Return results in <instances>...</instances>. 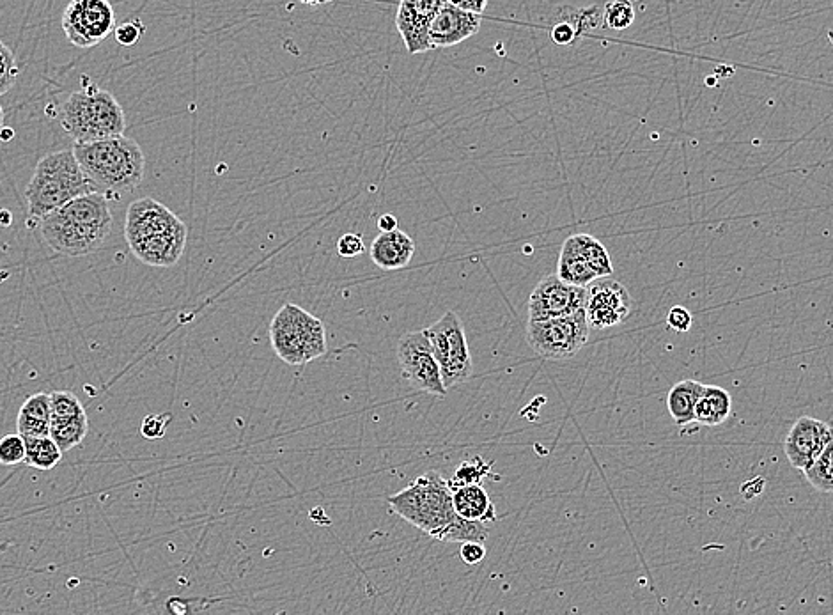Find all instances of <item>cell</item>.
Masks as SVG:
<instances>
[{
    "label": "cell",
    "instance_id": "6da1fadb",
    "mask_svg": "<svg viewBox=\"0 0 833 615\" xmlns=\"http://www.w3.org/2000/svg\"><path fill=\"white\" fill-rule=\"evenodd\" d=\"M45 242L57 254L82 257L103 247L112 229L109 201L102 192L80 195L38 222Z\"/></svg>",
    "mask_w": 833,
    "mask_h": 615
},
{
    "label": "cell",
    "instance_id": "7a4b0ae2",
    "mask_svg": "<svg viewBox=\"0 0 833 615\" xmlns=\"http://www.w3.org/2000/svg\"><path fill=\"white\" fill-rule=\"evenodd\" d=\"M125 236L142 263L172 266L187 245V226L165 204L142 197L126 211Z\"/></svg>",
    "mask_w": 833,
    "mask_h": 615
},
{
    "label": "cell",
    "instance_id": "3957f363",
    "mask_svg": "<svg viewBox=\"0 0 833 615\" xmlns=\"http://www.w3.org/2000/svg\"><path fill=\"white\" fill-rule=\"evenodd\" d=\"M73 151L98 192H132L144 180L146 158L132 137L116 135L100 141L75 142Z\"/></svg>",
    "mask_w": 833,
    "mask_h": 615
},
{
    "label": "cell",
    "instance_id": "277c9868",
    "mask_svg": "<svg viewBox=\"0 0 833 615\" xmlns=\"http://www.w3.org/2000/svg\"><path fill=\"white\" fill-rule=\"evenodd\" d=\"M91 192L98 190L82 171L73 149L54 151L43 156L25 190L29 206L27 226L34 227L48 213Z\"/></svg>",
    "mask_w": 833,
    "mask_h": 615
},
{
    "label": "cell",
    "instance_id": "5b68a950",
    "mask_svg": "<svg viewBox=\"0 0 833 615\" xmlns=\"http://www.w3.org/2000/svg\"><path fill=\"white\" fill-rule=\"evenodd\" d=\"M84 87L70 94L61 109V126L75 142H93L123 135L126 117L114 94L82 78Z\"/></svg>",
    "mask_w": 833,
    "mask_h": 615
},
{
    "label": "cell",
    "instance_id": "8992f818",
    "mask_svg": "<svg viewBox=\"0 0 833 615\" xmlns=\"http://www.w3.org/2000/svg\"><path fill=\"white\" fill-rule=\"evenodd\" d=\"M387 502L394 513L428 536L458 516L449 481L438 472H426L417 477L408 488L392 495Z\"/></svg>",
    "mask_w": 833,
    "mask_h": 615
},
{
    "label": "cell",
    "instance_id": "52a82bcc",
    "mask_svg": "<svg viewBox=\"0 0 833 615\" xmlns=\"http://www.w3.org/2000/svg\"><path fill=\"white\" fill-rule=\"evenodd\" d=\"M591 327L587 323L585 309L571 316L529 320L527 343L530 350L548 360H566L575 357L589 339Z\"/></svg>",
    "mask_w": 833,
    "mask_h": 615
},
{
    "label": "cell",
    "instance_id": "ba28073f",
    "mask_svg": "<svg viewBox=\"0 0 833 615\" xmlns=\"http://www.w3.org/2000/svg\"><path fill=\"white\" fill-rule=\"evenodd\" d=\"M426 332L440 364L445 389L468 380L472 374V357L460 316L456 312H445L435 325L426 328Z\"/></svg>",
    "mask_w": 833,
    "mask_h": 615
},
{
    "label": "cell",
    "instance_id": "9c48e42d",
    "mask_svg": "<svg viewBox=\"0 0 833 615\" xmlns=\"http://www.w3.org/2000/svg\"><path fill=\"white\" fill-rule=\"evenodd\" d=\"M398 362L401 374L413 389L431 396H447L440 364L433 353L428 332H408L398 343Z\"/></svg>",
    "mask_w": 833,
    "mask_h": 615
},
{
    "label": "cell",
    "instance_id": "30bf717a",
    "mask_svg": "<svg viewBox=\"0 0 833 615\" xmlns=\"http://www.w3.org/2000/svg\"><path fill=\"white\" fill-rule=\"evenodd\" d=\"M61 25L73 47H96L116 29V11L109 0H70Z\"/></svg>",
    "mask_w": 833,
    "mask_h": 615
},
{
    "label": "cell",
    "instance_id": "8fae6325",
    "mask_svg": "<svg viewBox=\"0 0 833 615\" xmlns=\"http://www.w3.org/2000/svg\"><path fill=\"white\" fill-rule=\"evenodd\" d=\"M631 300L628 289L621 282L612 281L608 277H600L587 286L585 298V316L589 327L594 330H608V328L623 325L631 312Z\"/></svg>",
    "mask_w": 833,
    "mask_h": 615
},
{
    "label": "cell",
    "instance_id": "7c38bea8",
    "mask_svg": "<svg viewBox=\"0 0 833 615\" xmlns=\"http://www.w3.org/2000/svg\"><path fill=\"white\" fill-rule=\"evenodd\" d=\"M587 288L562 281L559 275L541 279L529 298V320L571 316L585 309Z\"/></svg>",
    "mask_w": 833,
    "mask_h": 615
},
{
    "label": "cell",
    "instance_id": "4fadbf2b",
    "mask_svg": "<svg viewBox=\"0 0 833 615\" xmlns=\"http://www.w3.org/2000/svg\"><path fill=\"white\" fill-rule=\"evenodd\" d=\"M309 312L295 304H286L275 314L270 325V339L275 353L289 366L307 364L305 360V321Z\"/></svg>",
    "mask_w": 833,
    "mask_h": 615
},
{
    "label": "cell",
    "instance_id": "5bb4252c",
    "mask_svg": "<svg viewBox=\"0 0 833 615\" xmlns=\"http://www.w3.org/2000/svg\"><path fill=\"white\" fill-rule=\"evenodd\" d=\"M447 0H401L396 27L405 41L408 54H422L433 50L429 43V27L436 13Z\"/></svg>",
    "mask_w": 833,
    "mask_h": 615
},
{
    "label": "cell",
    "instance_id": "9a60e30c",
    "mask_svg": "<svg viewBox=\"0 0 833 615\" xmlns=\"http://www.w3.org/2000/svg\"><path fill=\"white\" fill-rule=\"evenodd\" d=\"M833 436V429L826 422L803 415L789 429L784 440V454L791 467L805 470L816 460L819 452Z\"/></svg>",
    "mask_w": 833,
    "mask_h": 615
},
{
    "label": "cell",
    "instance_id": "2e32d148",
    "mask_svg": "<svg viewBox=\"0 0 833 615\" xmlns=\"http://www.w3.org/2000/svg\"><path fill=\"white\" fill-rule=\"evenodd\" d=\"M481 29V16L445 2L429 27L431 48H449L472 38Z\"/></svg>",
    "mask_w": 833,
    "mask_h": 615
},
{
    "label": "cell",
    "instance_id": "e0dca14e",
    "mask_svg": "<svg viewBox=\"0 0 833 615\" xmlns=\"http://www.w3.org/2000/svg\"><path fill=\"white\" fill-rule=\"evenodd\" d=\"M415 242L403 231L382 233L371 245V259L382 270H401L415 254Z\"/></svg>",
    "mask_w": 833,
    "mask_h": 615
},
{
    "label": "cell",
    "instance_id": "ac0fdd59",
    "mask_svg": "<svg viewBox=\"0 0 833 615\" xmlns=\"http://www.w3.org/2000/svg\"><path fill=\"white\" fill-rule=\"evenodd\" d=\"M451 490L454 509L463 518L484 523L495 522L499 518L495 506L491 504L488 491L484 490L481 484H467Z\"/></svg>",
    "mask_w": 833,
    "mask_h": 615
},
{
    "label": "cell",
    "instance_id": "d6986e66",
    "mask_svg": "<svg viewBox=\"0 0 833 615\" xmlns=\"http://www.w3.org/2000/svg\"><path fill=\"white\" fill-rule=\"evenodd\" d=\"M557 275L561 277L562 281L573 284V286H580V288H587L592 281L600 279L598 273L592 270L589 261L585 259L582 250L578 247L575 234L569 236L568 240L562 245Z\"/></svg>",
    "mask_w": 833,
    "mask_h": 615
},
{
    "label": "cell",
    "instance_id": "ffe728a7",
    "mask_svg": "<svg viewBox=\"0 0 833 615\" xmlns=\"http://www.w3.org/2000/svg\"><path fill=\"white\" fill-rule=\"evenodd\" d=\"M18 433L27 436H50L52 426V410H50V394H34L25 401L18 412Z\"/></svg>",
    "mask_w": 833,
    "mask_h": 615
},
{
    "label": "cell",
    "instance_id": "44dd1931",
    "mask_svg": "<svg viewBox=\"0 0 833 615\" xmlns=\"http://www.w3.org/2000/svg\"><path fill=\"white\" fill-rule=\"evenodd\" d=\"M731 394L717 385H704L701 398L695 406V422L702 426H720L731 415Z\"/></svg>",
    "mask_w": 833,
    "mask_h": 615
},
{
    "label": "cell",
    "instance_id": "7402d4cb",
    "mask_svg": "<svg viewBox=\"0 0 833 615\" xmlns=\"http://www.w3.org/2000/svg\"><path fill=\"white\" fill-rule=\"evenodd\" d=\"M702 389L704 385L693 380H683L670 389L667 408L679 428H686L695 422V406L701 398Z\"/></svg>",
    "mask_w": 833,
    "mask_h": 615
},
{
    "label": "cell",
    "instance_id": "603a6c76",
    "mask_svg": "<svg viewBox=\"0 0 833 615\" xmlns=\"http://www.w3.org/2000/svg\"><path fill=\"white\" fill-rule=\"evenodd\" d=\"M490 536L486 523L479 522V520H467L463 516H456L452 522L447 523L445 527L436 530L431 534V538L440 541V543H467V541H475V543H486V539Z\"/></svg>",
    "mask_w": 833,
    "mask_h": 615
},
{
    "label": "cell",
    "instance_id": "cb8c5ba5",
    "mask_svg": "<svg viewBox=\"0 0 833 615\" xmlns=\"http://www.w3.org/2000/svg\"><path fill=\"white\" fill-rule=\"evenodd\" d=\"M64 452L55 444L52 436H27L25 438V465L38 470H52L63 461Z\"/></svg>",
    "mask_w": 833,
    "mask_h": 615
},
{
    "label": "cell",
    "instance_id": "d4e9b609",
    "mask_svg": "<svg viewBox=\"0 0 833 615\" xmlns=\"http://www.w3.org/2000/svg\"><path fill=\"white\" fill-rule=\"evenodd\" d=\"M87 415H75V417H66V419H55L50 426V436L54 438L55 444L61 447V451H71L77 445L84 442L87 435Z\"/></svg>",
    "mask_w": 833,
    "mask_h": 615
},
{
    "label": "cell",
    "instance_id": "484cf974",
    "mask_svg": "<svg viewBox=\"0 0 833 615\" xmlns=\"http://www.w3.org/2000/svg\"><path fill=\"white\" fill-rule=\"evenodd\" d=\"M803 474L814 490L833 493V436Z\"/></svg>",
    "mask_w": 833,
    "mask_h": 615
},
{
    "label": "cell",
    "instance_id": "4316f807",
    "mask_svg": "<svg viewBox=\"0 0 833 615\" xmlns=\"http://www.w3.org/2000/svg\"><path fill=\"white\" fill-rule=\"evenodd\" d=\"M575 240L585 259L592 266V270L598 273V277H610L614 273L612 259L603 243L598 242L591 234H575Z\"/></svg>",
    "mask_w": 833,
    "mask_h": 615
},
{
    "label": "cell",
    "instance_id": "83f0119b",
    "mask_svg": "<svg viewBox=\"0 0 833 615\" xmlns=\"http://www.w3.org/2000/svg\"><path fill=\"white\" fill-rule=\"evenodd\" d=\"M493 463H486L483 458H474L472 461H465L463 465L456 468L454 477L449 481L451 488L467 486V484H481L483 479L490 477Z\"/></svg>",
    "mask_w": 833,
    "mask_h": 615
},
{
    "label": "cell",
    "instance_id": "f1b7e54d",
    "mask_svg": "<svg viewBox=\"0 0 833 615\" xmlns=\"http://www.w3.org/2000/svg\"><path fill=\"white\" fill-rule=\"evenodd\" d=\"M635 22V9L630 0H610L603 11V24L612 31H624Z\"/></svg>",
    "mask_w": 833,
    "mask_h": 615
},
{
    "label": "cell",
    "instance_id": "f546056e",
    "mask_svg": "<svg viewBox=\"0 0 833 615\" xmlns=\"http://www.w3.org/2000/svg\"><path fill=\"white\" fill-rule=\"evenodd\" d=\"M50 410H52V421L86 413V408L80 403V399L73 392H66V390H55L50 394Z\"/></svg>",
    "mask_w": 833,
    "mask_h": 615
},
{
    "label": "cell",
    "instance_id": "4dcf8cb0",
    "mask_svg": "<svg viewBox=\"0 0 833 615\" xmlns=\"http://www.w3.org/2000/svg\"><path fill=\"white\" fill-rule=\"evenodd\" d=\"M25 461V438L20 433H11L0 438V465H18Z\"/></svg>",
    "mask_w": 833,
    "mask_h": 615
},
{
    "label": "cell",
    "instance_id": "1f68e13d",
    "mask_svg": "<svg viewBox=\"0 0 833 615\" xmlns=\"http://www.w3.org/2000/svg\"><path fill=\"white\" fill-rule=\"evenodd\" d=\"M18 64L13 50L0 39V96L8 93L11 87L15 86L18 78Z\"/></svg>",
    "mask_w": 833,
    "mask_h": 615
},
{
    "label": "cell",
    "instance_id": "d6a6232c",
    "mask_svg": "<svg viewBox=\"0 0 833 615\" xmlns=\"http://www.w3.org/2000/svg\"><path fill=\"white\" fill-rule=\"evenodd\" d=\"M144 32H146V25L142 24L141 20H130V22H125V24H121L117 29H114V36H116L119 45L133 47L141 39Z\"/></svg>",
    "mask_w": 833,
    "mask_h": 615
},
{
    "label": "cell",
    "instance_id": "836d02e7",
    "mask_svg": "<svg viewBox=\"0 0 833 615\" xmlns=\"http://www.w3.org/2000/svg\"><path fill=\"white\" fill-rule=\"evenodd\" d=\"M693 318L692 312L688 311L683 305H676L670 309L667 314V325H669L674 332L685 334L692 328Z\"/></svg>",
    "mask_w": 833,
    "mask_h": 615
},
{
    "label": "cell",
    "instance_id": "e575fe53",
    "mask_svg": "<svg viewBox=\"0 0 833 615\" xmlns=\"http://www.w3.org/2000/svg\"><path fill=\"white\" fill-rule=\"evenodd\" d=\"M337 252L341 257H357L364 252V240L357 233H346L337 242Z\"/></svg>",
    "mask_w": 833,
    "mask_h": 615
},
{
    "label": "cell",
    "instance_id": "d590c367",
    "mask_svg": "<svg viewBox=\"0 0 833 615\" xmlns=\"http://www.w3.org/2000/svg\"><path fill=\"white\" fill-rule=\"evenodd\" d=\"M460 553L461 561L465 562V564H470V566H474V564H479V562L484 561L486 548H484V543L467 541V543H461Z\"/></svg>",
    "mask_w": 833,
    "mask_h": 615
},
{
    "label": "cell",
    "instance_id": "8d00e7d4",
    "mask_svg": "<svg viewBox=\"0 0 833 615\" xmlns=\"http://www.w3.org/2000/svg\"><path fill=\"white\" fill-rule=\"evenodd\" d=\"M165 424H167V417L148 415L141 424L142 435L146 438H162L165 433Z\"/></svg>",
    "mask_w": 833,
    "mask_h": 615
},
{
    "label": "cell",
    "instance_id": "74e56055",
    "mask_svg": "<svg viewBox=\"0 0 833 615\" xmlns=\"http://www.w3.org/2000/svg\"><path fill=\"white\" fill-rule=\"evenodd\" d=\"M577 38V29L573 27V24H569V22H561V24L555 25L552 29V39L553 43H557V45H571L573 41Z\"/></svg>",
    "mask_w": 833,
    "mask_h": 615
},
{
    "label": "cell",
    "instance_id": "f35d334b",
    "mask_svg": "<svg viewBox=\"0 0 833 615\" xmlns=\"http://www.w3.org/2000/svg\"><path fill=\"white\" fill-rule=\"evenodd\" d=\"M447 2H451L452 6L463 9V11H470V13H475V15H481L484 9H486V2L488 0H447Z\"/></svg>",
    "mask_w": 833,
    "mask_h": 615
},
{
    "label": "cell",
    "instance_id": "ab89813d",
    "mask_svg": "<svg viewBox=\"0 0 833 615\" xmlns=\"http://www.w3.org/2000/svg\"><path fill=\"white\" fill-rule=\"evenodd\" d=\"M378 229L382 233H389V231H396L398 229V218L394 217L392 213H385L378 218Z\"/></svg>",
    "mask_w": 833,
    "mask_h": 615
},
{
    "label": "cell",
    "instance_id": "60d3db41",
    "mask_svg": "<svg viewBox=\"0 0 833 615\" xmlns=\"http://www.w3.org/2000/svg\"><path fill=\"white\" fill-rule=\"evenodd\" d=\"M15 137V132L11 128H0V141L9 142Z\"/></svg>",
    "mask_w": 833,
    "mask_h": 615
},
{
    "label": "cell",
    "instance_id": "b9f144b4",
    "mask_svg": "<svg viewBox=\"0 0 833 615\" xmlns=\"http://www.w3.org/2000/svg\"><path fill=\"white\" fill-rule=\"evenodd\" d=\"M4 126V109H2V105H0V128Z\"/></svg>",
    "mask_w": 833,
    "mask_h": 615
}]
</instances>
